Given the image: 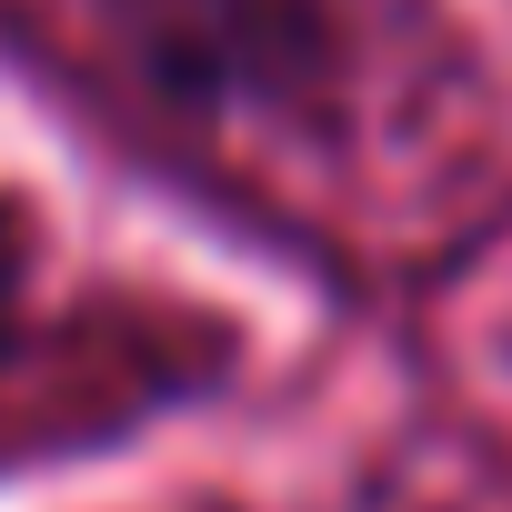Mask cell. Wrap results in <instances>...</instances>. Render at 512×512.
Masks as SVG:
<instances>
[{
  "label": "cell",
  "mask_w": 512,
  "mask_h": 512,
  "mask_svg": "<svg viewBox=\"0 0 512 512\" xmlns=\"http://www.w3.org/2000/svg\"><path fill=\"white\" fill-rule=\"evenodd\" d=\"M131 61L201 111H262L302 101L332 71L322 0H121Z\"/></svg>",
  "instance_id": "1"
},
{
  "label": "cell",
  "mask_w": 512,
  "mask_h": 512,
  "mask_svg": "<svg viewBox=\"0 0 512 512\" xmlns=\"http://www.w3.org/2000/svg\"><path fill=\"white\" fill-rule=\"evenodd\" d=\"M21 292H31V231H21L11 201H0V362L21 342Z\"/></svg>",
  "instance_id": "2"
}]
</instances>
